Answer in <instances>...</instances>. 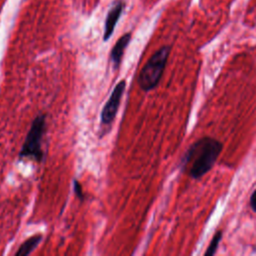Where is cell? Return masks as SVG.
Masks as SVG:
<instances>
[{
	"mask_svg": "<svg viewBox=\"0 0 256 256\" xmlns=\"http://www.w3.org/2000/svg\"><path fill=\"white\" fill-rule=\"evenodd\" d=\"M223 144L215 138L203 137L194 142L181 160V168L194 179L205 175L216 163Z\"/></svg>",
	"mask_w": 256,
	"mask_h": 256,
	"instance_id": "6da1fadb",
	"label": "cell"
},
{
	"mask_svg": "<svg viewBox=\"0 0 256 256\" xmlns=\"http://www.w3.org/2000/svg\"><path fill=\"white\" fill-rule=\"evenodd\" d=\"M169 53L170 47L163 46L147 61L138 77V83L142 90L150 91L158 85L166 67Z\"/></svg>",
	"mask_w": 256,
	"mask_h": 256,
	"instance_id": "7a4b0ae2",
	"label": "cell"
},
{
	"mask_svg": "<svg viewBox=\"0 0 256 256\" xmlns=\"http://www.w3.org/2000/svg\"><path fill=\"white\" fill-rule=\"evenodd\" d=\"M45 130L46 115L41 113L34 118L31 124L26 139L20 149V158H28L37 162H40L43 159L44 154L42 149V141Z\"/></svg>",
	"mask_w": 256,
	"mask_h": 256,
	"instance_id": "3957f363",
	"label": "cell"
},
{
	"mask_svg": "<svg viewBox=\"0 0 256 256\" xmlns=\"http://www.w3.org/2000/svg\"><path fill=\"white\" fill-rule=\"evenodd\" d=\"M125 87H126V81L124 79L120 80L114 87L108 101L104 105L102 112H101V124L102 125L108 126L113 122V120L117 114L118 108L120 106L121 98L125 91Z\"/></svg>",
	"mask_w": 256,
	"mask_h": 256,
	"instance_id": "277c9868",
	"label": "cell"
},
{
	"mask_svg": "<svg viewBox=\"0 0 256 256\" xmlns=\"http://www.w3.org/2000/svg\"><path fill=\"white\" fill-rule=\"evenodd\" d=\"M125 4L122 1H117L114 3L113 7L109 10L107 16H106V21H105V26H104V35H103V39L104 41L108 40L115 28L116 23L118 22L122 11L124 9Z\"/></svg>",
	"mask_w": 256,
	"mask_h": 256,
	"instance_id": "5b68a950",
	"label": "cell"
},
{
	"mask_svg": "<svg viewBox=\"0 0 256 256\" xmlns=\"http://www.w3.org/2000/svg\"><path fill=\"white\" fill-rule=\"evenodd\" d=\"M130 39H131V34L126 33V34L122 35L118 39L116 44L114 45V47L111 51V54H110V60L113 62L115 68L119 67V65L121 63V60H122V57H123V54H124V51H125L126 47L128 46V44L130 42Z\"/></svg>",
	"mask_w": 256,
	"mask_h": 256,
	"instance_id": "8992f818",
	"label": "cell"
},
{
	"mask_svg": "<svg viewBox=\"0 0 256 256\" xmlns=\"http://www.w3.org/2000/svg\"><path fill=\"white\" fill-rule=\"evenodd\" d=\"M42 240V235H34L26 239L18 248L15 255L16 256H26L32 253V251L39 245Z\"/></svg>",
	"mask_w": 256,
	"mask_h": 256,
	"instance_id": "52a82bcc",
	"label": "cell"
},
{
	"mask_svg": "<svg viewBox=\"0 0 256 256\" xmlns=\"http://www.w3.org/2000/svg\"><path fill=\"white\" fill-rule=\"evenodd\" d=\"M222 238V233L220 231L216 232L212 238V240L210 241L208 247H207V250L205 251V256H211L213 255L216 251H217V248L219 246V243H220V240Z\"/></svg>",
	"mask_w": 256,
	"mask_h": 256,
	"instance_id": "ba28073f",
	"label": "cell"
},
{
	"mask_svg": "<svg viewBox=\"0 0 256 256\" xmlns=\"http://www.w3.org/2000/svg\"><path fill=\"white\" fill-rule=\"evenodd\" d=\"M74 191H75V195H76L80 200H84V193H83V191H82L81 184H80L77 180H74Z\"/></svg>",
	"mask_w": 256,
	"mask_h": 256,
	"instance_id": "9c48e42d",
	"label": "cell"
},
{
	"mask_svg": "<svg viewBox=\"0 0 256 256\" xmlns=\"http://www.w3.org/2000/svg\"><path fill=\"white\" fill-rule=\"evenodd\" d=\"M250 207L253 209V211H256V190L253 191L250 196Z\"/></svg>",
	"mask_w": 256,
	"mask_h": 256,
	"instance_id": "30bf717a",
	"label": "cell"
}]
</instances>
